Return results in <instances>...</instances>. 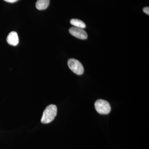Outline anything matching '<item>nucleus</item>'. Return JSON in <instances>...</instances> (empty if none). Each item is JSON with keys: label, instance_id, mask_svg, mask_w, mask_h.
<instances>
[{"label": "nucleus", "instance_id": "obj_1", "mask_svg": "<svg viewBox=\"0 0 149 149\" xmlns=\"http://www.w3.org/2000/svg\"><path fill=\"white\" fill-rule=\"evenodd\" d=\"M57 113V108L55 105L51 104L47 107L43 112L41 122L47 124L52 122L54 119Z\"/></svg>", "mask_w": 149, "mask_h": 149}, {"label": "nucleus", "instance_id": "obj_2", "mask_svg": "<svg viewBox=\"0 0 149 149\" xmlns=\"http://www.w3.org/2000/svg\"><path fill=\"white\" fill-rule=\"evenodd\" d=\"M95 108L100 114H107L111 110V107L109 103L103 100H97L95 104Z\"/></svg>", "mask_w": 149, "mask_h": 149}, {"label": "nucleus", "instance_id": "obj_3", "mask_svg": "<svg viewBox=\"0 0 149 149\" xmlns=\"http://www.w3.org/2000/svg\"><path fill=\"white\" fill-rule=\"evenodd\" d=\"M68 65L70 69L75 74L81 75L84 72L83 65L76 59H69L68 61Z\"/></svg>", "mask_w": 149, "mask_h": 149}, {"label": "nucleus", "instance_id": "obj_4", "mask_svg": "<svg viewBox=\"0 0 149 149\" xmlns=\"http://www.w3.org/2000/svg\"><path fill=\"white\" fill-rule=\"evenodd\" d=\"M69 32L74 37L81 40H85L88 38L87 32L83 28L75 27L70 28Z\"/></svg>", "mask_w": 149, "mask_h": 149}, {"label": "nucleus", "instance_id": "obj_5", "mask_svg": "<svg viewBox=\"0 0 149 149\" xmlns=\"http://www.w3.org/2000/svg\"><path fill=\"white\" fill-rule=\"evenodd\" d=\"M7 42L10 45H17L19 43V38L17 33L15 31L10 32L7 37Z\"/></svg>", "mask_w": 149, "mask_h": 149}, {"label": "nucleus", "instance_id": "obj_6", "mask_svg": "<svg viewBox=\"0 0 149 149\" xmlns=\"http://www.w3.org/2000/svg\"><path fill=\"white\" fill-rule=\"evenodd\" d=\"M50 0H37L36 7L39 10H43L47 8L49 4Z\"/></svg>", "mask_w": 149, "mask_h": 149}, {"label": "nucleus", "instance_id": "obj_7", "mask_svg": "<svg viewBox=\"0 0 149 149\" xmlns=\"http://www.w3.org/2000/svg\"><path fill=\"white\" fill-rule=\"evenodd\" d=\"M70 24L75 27H79V28H84L86 27L85 23L82 20L77 19H72L70 20Z\"/></svg>", "mask_w": 149, "mask_h": 149}, {"label": "nucleus", "instance_id": "obj_8", "mask_svg": "<svg viewBox=\"0 0 149 149\" xmlns=\"http://www.w3.org/2000/svg\"><path fill=\"white\" fill-rule=\"evenodd\" d=\"M143 11L144 13H145L147 14H148V15H149V7H146L144 8L143 9Z\"/></svg>", "mask_w": 149, "mask_h": 149}, {"label": "nucleus", "instance_id": "obj_9", "mask_svg": "<svg viewBox=\"0 0 149 149\" xmlns=\"http://www.w3.org/2000/svg\"><path fill=\"white\" fill-rule=\"evenodd\" d=\"M4 1H5L7 2L8 3H13L16 2L18 0H4Z\"/></svg>", "mask_w": 149, "mask_h": 149}]
</instances>
